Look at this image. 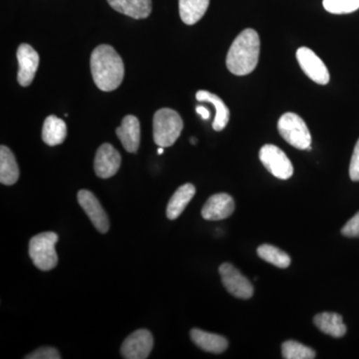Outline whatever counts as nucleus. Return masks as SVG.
Segmentation results:
<instances>
[{
    "mask_svg": "<svg viewBox=\"0 0 359 359\" xmlns=\"http://www.w3.org/2000/svg\"><path fill=\"white\" fill-rule=\"evenodd\" d=\"M278 132L292 147L299 150H308L311 147V132L306 122L295 113H285L278 123Z\"/></svg>",
    "mask_w": 359,
    "mask_h": 359,
    "instance_id": "39448f33",
    "label": "nucleus"
},
{
    "mask_svg": "<svg viewBox=\"0 0 359 359\" xmlns=\"http://www.w3.org/2000/svg\"><path fill=\"white\" fill-rule=\"evenodd\" d=\"M67 136V126L63 120L51 115L45 119L42 128V140L48 146H57L65 142Z\"/></svg>",
    "mask_w": 359,
    "mask_h": 359,
    "instance_id": "412c9836",
    "label": "nucleus"
},
{
    "mask_svg": "<svg viewBox=\"0 0 359 359\" xmlns=\"http://www.w3.org/2000/svg\"><path fill=\"white\" fill-rule=\"evenodd\" d=\"M323 4L332 14L353 13L359 8V0H323Z\"/></svg>",
    "mask_w": 359,
    "mask_h": 359,
    "instance_id": "393cba45",
    "label": "nucleus"
},
{
    "mask_svg": "<svg viewBox=\"0 0 359 359\" xmlns=\"http://www.w3.org/2000/svg\"><path fill=\"white\" fill-rule=\"evenodd\" d=\"M219 275L226 290L238 299H249L254 294L252 283L233 264L224 263L219 266Z\"/></svg>",
    "mask_w": 359,
    "mask_h": 359,
    "instance_id": "0eeeda50",
    "label": "nucleus"
},
{
    "mask_svg": "<svg viewBox=\"0 0 359 359\" xmlns=\"http://www.w3.org/2000/svg\"><path fill=\"white\" fill-rule=\"evenodd\" d=\"M196 194L195 186L192 184H185L180 187L178 190L172 196L167 205V217L169 219H176L181 216L190 201Z\"/></svg>",
    "mask_w": 359,
    "mask_h": 359,
    "instance_id": "aec40b11",
    "label": "nucleus"
},
{
    "mask_svg": "<svg viewBox=\"0 0 359 359\" xmlns=\"http://www.w3.org/2000/svg\"><path fill=\"white\" fill-rule=\"evenodd\" d=\"M114 11L134 20H144L152 13V0H107Z\"/></svg>",
    "mask_w": 359,
    "mask_h": 359,
    "instance_id": "2eb2a0df",
    "label": "nucleus"
},
{
    "mask_svg": "<svg viewBox=\"0 0 359 359\" xmlns=\"http://www.w3.org/2000/svg\"><path fill=\"white\" fill-rule=\"evenodd\" d=\"M20 178V168L15 156L11 149L2 145L0 147V182L4 185L11 186Z\"/></svg>",
    "mask_w": 359,
    "mask_h": 359,
    "instance_id": "6ab92c4d",
    "label": "nucleus"
},
{
    "mask_svg": "<svg viewBox=\"0 0 359 359\" xmlns=\"http://www.w3.org/2000/svg\"><path fill=\"white\" fill-rule=\"evenodd\" d=\"M196 99L199 102L211 103L216 108V116H215L214 123H212V128L215 131L219 132L226 128L230 121V110L218 95L205 91V90H200L196 94Z\"/></svg>",
    "mask_w": 359,
    "mask_h": 359,
    "instance_id": "f3484780",
    "label": "nucleus"
},
{
    "mask_svg": "<svg viewBox=\"0 0 359 359\" xmlns=\"http://www.w3.org/2000/svg\"><path fill=\"white\" fill-rule=\"evenodd\" d=\"M163 153H164V148L160 147L159 149H158V154L162 155Z\"/></svg>",
    "mask_w": 359,
    "mask_h": 359,
    "instance_id": "c756f323",
    "label": "nucleus"
},
{
    "mask_svg": "<svg viewBox=\"0 0 359 359\" xmlns=\"http://www.w3.org/2000/svg\"><path fill=\"white\" fill-rule=\"evenodd\" d=\"M196 111H197L198 114H199L203 119H210V111L204 107V106H198V107L196 108Z\"/></svg>",
    "mask_w": 359,
    "mask_h": 359,
    "instance_id": "c85d7f7f",
    "label": "nucleus"
},
{
    "mask_svg": "<svg viewBox=\"0 0 359 359\" xmlns=\"http://www.w3.org/2000/svg\"><path fill=\"white\" fill-rule=\"evenodd\" d=\"M210 0H179L181 20L187 25H196L205 15Z\"/></svg>",
    "mask_w": 359,
    "mask_h": 359,
    "instance_id": "4be33fe9",
    "label": "nucleus"
},
{
    "mask_svg": "<svg viewBox=\"0 0 359 359\" xmlns=\"http://www.w3.org/2000/svg\"><path fill=\"white\" fill-rule=\"evenodd\" d=\"M154 346L153 335L147 330H138L130 334L121 346V354L126 359L148 358Z\"/></svg>",
    "mask_w": 359,
    "mask_h": 359,
    "instance_id": "1a4fd4ad",
    "label": "nucleus"
},
{
    "mask_svg": "<svg viewBox=\"0 0 359 359\" xmlns=\"http://www.w3.org/2000/svg\"><path fill=\"white\" fill-rule=\"evenodd\" d=\"M116 134L123 147L129 153H136L140 146V122L136 116L128 115L122 120L121 126L116 129Z\"/></svg>",
    "mask_w": 359,
    "mask_h": 359,
    "instance_id": "4468645a",
    "label": "nucleus"
},
{
    "mask_svg": "<svg viewBox=\"0 0 359 359\" xmlns=\"http://www.w3.org/2000/svg\"><path fill=\"white\" fill-rule=\"evenodd\" d=\"M121 166V155L111 144L105 143L97 150L94 170L99 178L108 179L114 176Z\"/></svg>",
    "mask_w": 359,
    "mask_h": 359,
    "instance_id": "9b49d317",
    "label": "nucleus"
},
{
    "mask_svg": "<svg viewBox=\"0 0 359 359\" xmlns=\"http://www.w3.org/2000/svg\"><path fill=\"white\" fill-rule=\"evenodd\" d=\"M90 67L96 86L102 91H114L121 85L125 73L124 63L110 45H99L94 49L90 58Z\"/></svg>",
    "mask_w": 359,
    "mask_h": 359,
    "instance_id": "f257e3e1",
    "label": "nucleus"
},
{
    "mask_svg": "<svg viewBox=\"0 0 359 359\" xmlns=\"http://www.w3.org/2000/svg\"><path fill=\"white\" fill-rule=\"evenodd\" d=\"M257 255L264 261L280 269H287L290 264V257L287 252L271 245H263L257 249Z\"/></svg>",
    "mask_w": 359,
    "mask_h": 359,
    "instance_id": "5701e85b",
    "label": "nucleus"
},
{
    "mask_svg": "<svg viewBox=\"0 0 359 359\" xmlns=\"http://www.w3.org/2000/svg\"><path fill=\"white\" fill-rule=\"evenodd\" d=\"M190 334L194 344L207 353L218 354L224 353L228 348V340L222 335L210 334L198 328L191 330Z\"/></svg>",
    "mask_w": 359,
    "mask_h": 359,
    "instance_id": "dca6fc26",
    "label": "nucleus"
},
{
    "mask_svg": "<svg viewBox=\"0 0 359 359\" xmlns=\"http://www.w3.org/2000/svg\"><path fill=\"white\" fill-rule=\"evenodd\" d=\"M283 358L285 359H313L316 358V351L311 347L304 346L294 340L283 342L282 346Z\"/></svg>",
    "mask_w": 359,
    "mask_h": 359,
    "instance_id": "b1692460",
    "label": "nucleus"
},
{
    "mask_svg": "<svg viewBox=\"0 0 359 359\" xmlns=\"http://www.w3.org/2000/svg\"><path fill=\"white\" fill-rule=\"evenodd\" d=\"M261 41L256 30L248 28L238 35L229 49L226 67L237 76H245L256 69Z\"/></svg>",
    "mask_w": 359,
    "mask_h": 359,
    "instance_id": "f03ea898",
    "label": "nucleus"
},
{
    "mask_svg": "<svg viewBox=\"0 0 359 359\" xmlns=\"http://www.w3.org/2000/svg\"><path fill=\"white\" fill-rule=\"evenodd\" d=\"M57 242V233L52 231L39 233L30 240L29 256L37 269L47 271L57 266L58 257L55 250Z\"/></svg>",
    "mask_w": 359,
    "mask_h": 359,
    "instance_id": "20e7f679",
    "label": "nucleus"
},
{
    "mask_svg": "<svg viewBox=\"0 0 359 359\" xmlns=\"http://www.w3.org/2000/svg\"><path fill=\"white\" fill-rule=\"evenodd\" d=\"M314 325L323 334L339 339L346 334V327L340 314L323 313L316 314L313 318Z\"/></svg>",
    "mask_w": 359,
    "mask_h": 359,
    "instance_id": "a211bd4d",
    "label": "nucleus"
},
{
    "mask_svg": "<svg viewBox=\"0 0 359 359\" xmlns=\"http://www.w3.org/2000/svg\"><path fill=\"white\" fill-rule=\"evenodd\" d=\"M26 359H59L60 353L54 347H41L25 356Z\"/></svg>",
    "mask_w": 359,
    "mask_h": 359,
    "instance_id": "a878e982",
    "label": "nucleus"
},
{
    "mask_svg": "<svg viewBox=\"0 0 359 359\" xmlns=\"http://www.w3.org/2000/svg\"><path fill=\"white\" fill-rule=\"evenodd\" d=\"M235 201L228 194H216L209 198L202 209V217L207 221H221L235 211Z\"/></svg>",
    "mask_w": 359,
    "mask_h": 359,
    "instance_id": "ddd939ff",
    "label": "nucleus"
},
{
    "mask_svg": "<svg viewBox=\"0 0 359 359\" xmlns=\"http://www.w3.org/2000/svg\"><path fill=\"white\" fill-rule=\"evenodd\" d=\"M259 160L269 173L276 178L287 180L294 175V166L287 156L275 145L263 146L259 151Z\"/></svg>",
    "mask_w": 359,
    "mask_h": 359,
    "instance_id": "423d86ee",
    "label": "nucleus"
},
{
    "mask_svg": "<svg viewBox=\"0 0 359 359\" xmlns=\"http://www.w3.org/2000/svg\"><path fill=\"white\" fill-rule=\"evenodd\" d=\"M297 59L304 74L313 82L327 85L330 82V72L323 60L311 49L301 47L297 49Z\"/></svg>",
    "mask_w": 359,
    "mask_h": 359,
    "instance_id": "6e6552de",
    "label": "nucleus"
},
{
    "mask_svg": "<svg viewBox=\"0 0 359 359\" xmlns=\"http://www.w3.org/2000/svg\"><path fill=\"white\" fill-rule=\"evenodd\" d=\"M341 233L344 237L359 238V212L344 224Z\"/></svg>",
    "mask_w": 359,
    "mask_h": 359,
    "instance_id": "bb28decb",
    "label": "nucleus"
},
{
    "mask_svg": "<svg viewBox=\"0 0 359 359\" xmlns=\"http://www.w3.org/2000/svg\"><path fill=\"white\" fill-rule=\"evenodd\" d=\"M18 83L23 87L29 86L39 69V55L29 44L23 43L18 47Z\"/></svg>",
    "mask_w": 359,
    "mask_h": 359,
    "instance_id": "f8f14e48",
    "label": "nucleus"
},
{
    "mask_svg": "<svg viewBox=\"0 0 359 359\" xmlns=\"http://www.w3.org/2000/svg\"><path fill=\"white\" fill-rule=\"evenodd\" d=\"M349 176L353 182H359V139L354 147L353 157H351Z\"/></svg>",
    "mask_w": 359,
    "mask_h": 359,
    "instance_id": "cd10ccee",
    "label": "nucleus"
},
{
    "mask_svg": "<svg viewBox=\"0 0 359 359\" xmlns=\"http://www.w3.org/2000/svg\"><path fill=\"white\" fill-rule=\"evenodd\" d=\"M77 198L79 205L97 230L102 233H107L110 226L109 219L94 194L88 190H81L78 193Z\"/></svg>",
    "mask_w": 359,
    "mask_h": 359,
    "instance_id": "9d476101",
    "label": "nucleus"
},
{
    "mask_svg": "<svg viewBox=\"0 0 359 359\" xmlns=\"http://www.w3.org/2000/svg\"><path fill=\"white\" fill-rule=\"evenodd\" d=\"M191 142H192V144H196L197 143V139L192 138V140H191Z\"/></svg>",
    "mask_w": 359,
    "mask_h": 359,
    "instance_id": "7c9ffc66",
    "label": "nucleus"
},
{
    "mask_svg": "<svg viewBox=\"0 0 359 359\" xmlns=\"http://www.w3.org/2000/svg\"><path fill=\"white\" fill-rule=\"evenodd\" d=\"M183 127V120L177 111L170 108L158 110L153 119V137L155 143L159 147H171L178 140Z\"/></svg>",
    "mask_w": 359,
    "mask_h": 359,
    "instance_id": "7ed1b4c3",
    "label": "nucleus"
}]
</instances>
